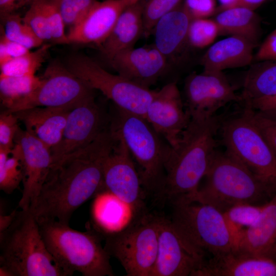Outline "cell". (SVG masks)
Listing matches in <instances>:
<instances>
[{
	"instance_id": "6da1fadb",
	"label": "cell",
	"mask_w": 276,
	"mask_h": 276,
	"mask_svg": "<svg viewBox=\"0 0 276 276\" xmlns=\"http://www.w3.org/2000/svg\"><path fill=\"white\" fill-rule=\"evenodd\" d=\"M115 143L108 127L88 146L53 165L29 209L36 219H55L69 224L81 205L106 192L103 164Z\"/></svg>"
},
{
	"instance_id": "7a4b0ae2",
	"label": "cell",
	"mask_w": 276,
	"mask_h": 276,
	"mask_svg": "<svg viewBox=\"0 0 276 276\" xmlns=\"http://www.w3.org/2000/svg\"><path fill=\"white\" fill-rule=\"evenodd\" d=\"M226 114L192 117L165 164L161 201L191 202L205 176L219 143L217 135Z\"/></svg>"
},
{
	"instance_id": "3957f363",
	"label": "cell",
	"mask_w": 276,
	"mask_h": 276,
	"mask_svg": "<svg viewBox=\"0 0 276 276\" xmlns=\"http://www.w3.org/2000/svg\"><path fill=\"white\" fill-rule=\"evenodd\" d=\"M46 247L65 276H113L100 231L80 232L55 219L37 220Z\"/></svg>"
},
{
	"instance_id": "277c9868",
	"label": "cell",
	"mask_w": 276,
	"mask_h": 276,
	"mask_svg": "<svg viewBox=\"0 0 276 276\" xmlns=\"http://www.w3.org/2000/svg\"><path fill=\"white\" fill-rule=\"evenodd\" d=\"M0 275L65 276L48 250L29 209L17 211L0 233Z\"/></svg>"
},
{
	"instance_id": "5b68a950",
	"label": "cell",
	"mask_w": 276,
	"mask_h": 276,
	"mask_svg": "<svg viewBox=\"0 0 276 276\" xmlns=\"http://www.w3.org/2000/svg\"><path fill=\"white\" fill-rule=\"evenodd\" d=\"M110 128L135 160L145 192L157 197L164 186L165 164L171 146L145 117L116 106Z\"/></svg>"
},
{
	"instance_id": "8992f818",
	"label": "cell",
	"mask_w": 276,
	"mask_h": 276,
	"mask_svg": "<svg viewBox=\"0 0 276 276\" xmlns=\"http://www.w3.org/2000/svg\"><path fill=\"white\" fill-rule=\"evenodd\" d=\"M204 177V185L192 202L211 205L222 213L241 203L264 204L276 195L226 150H216Z\"/></svg>"
},
{
	"instance_id": "52a82bcc",
	"label": "cell",
	"mask_w": 276,
	"mask_h": 276,
	"mask_svg": "<svg viewBox=\"0 0 276 276\" xmlns=\"http://www.w3.org/2000/svg\"><path fill=\"white\" fill-rule=\"evenodd\" d=\"M253 109L244 107L225 116L219 132L220 142L259 180L276 194V157L256 125Z\"/></svg>"
},
{
	"instance_id": "ba28073f",
	"label": "cell",
	"mask_w": 276,
	"mask_h": 276,
	"mask_svg": "<svg viewBox=\"0 0 276 276\" xmlns=\"http://www.w3.org/2000/svg\"><path fill=\"white\" fill-rule=\"evenodd\" d=\"M104 248L127 276H152L158 252V216L140 214L123 229L101 232Z\"/></svg>"
},
{
	"instance_id": "9c48e42d",
	"label": "cell",
	"mask_w": 276,
	"mask_h": 276,
	"mask_svg": "<svg viewBox=\"0 0 276 276\" xmlns=\"http://www.w3.org/2000/svg\"><path fill=\"white\" fill-rule=\"evenodd\" d=\"M171 204L173 226L197 253L205 258L206 254L215 256L235 249L222 212L198 202Z\"/></svg>"
},
{
	"instance_id": "30bf717a",
	"label": "cell",
	"mask_w": 276,
	"mask_h": 276,
	"mask_svg": "<svg viewBox=\"0 0 276 276\" xmlns=\"http://www.w3.org/2000/svg\"><path fill=\"white\" fill-rule=\"evenodd\" d=\"M76 76L94 90L101 92L122 110L145 117L155 90L107 71L82 54L70 56L64 63Z\"/></svg>"
},
{
	"instance_id": "8fae6325",
	"label": "cell",
	"mask_w": 276,
	"mask_h": 276,
	"mask_svg": "<svg viewBox=\"0 0 276 276\" xmlns=\"http://www.w3.org/2000/svg\"><path fill=\"white\" fill-rule=\"evenodd\" d=\"M40 78V82L35 89L6 110L15 112L38 107L73 108L95 97V90L73 74L59 59L52 60Z\"/></svg>"
},
{
	"instance_id": "7c38bea8",
	"label": "cell",
	"mask_w": 276,
	"mask_h": 276,
	"mask_svg": "<svg viewBox=\"0 0 276 276\" xmlns=\"http://www.w3.org/2000/svg\"><path fill=\"white\" fill-rule=\"evenodd\" d=\"M110 122L95 97L77 105L68 114L61 141L51 150L53 165L88 146L109 127Z\"/></svg>"
},
{
	"instance_id": "4fadbf2b",
	"label": "cell",
	"mask_w": 276,
	"mask_h": 276,
	"mask_svg": "<svg viewBox=\"0 0 276 276\" xmlns=\"http://www.w3.org/2000/svg\"><path fill=\"white\" fill-rule=\"evenodd\" d=\"M11 154L20 160L24 171L23 190L18 206L29 209L50 173L53 161L50 149L36 136L19 128Z\"/></svg>"
},
{
	"instance_id": "5bb4252c",
	"label": "cell",
	"mask_w": 276,
	"mask_h": 276,
	"mask_svg": "<svg viewBox=\"0 0 276 276\" xmlns=\"http://www.w3.org/2000/svg\"><path fill=\"white\" fill-rule=\"evenodd\" d=\"M185 105L192 117H210L226 104L242 102L223 72L189 75L185 84Z\"/></svg>"
},
{
	"instance_id": "9a60e30c",
	"label": "cell",
	"mask_w": 276,
	"mask_h": 276,
	"mask_svg": "<svg viewBox=\"0 0 276 276\" xmlns=\"http://www.w3.org/2000/svg\"><path fill=\"white\" fill-rule=\"evenodd\" d=\"M103 178L106 191L128 204L134 216L141 213L145 192L135 164L121 140L116 139L104 160Z\"/></svg>"
},
{
	"instance_id": "2e32d148",
	"label": "cell",
	"mask_w": 276,
	"mask_h": 276,
	"mask_svg": "<svg viewBox=\"0 0 276 276\" xmlns=\"http://www.w3.org/2000/svg\"><path fill=\"white\" fill-rule=\"evenodd\" d=\"M205 260L184 240L170 219L158 216V252L152 276H195Z\"/></svg>"
},
{
	"instance_id": "e0dca14e",
	"label": "cell",
	"mask_w": 276,
	"mask_h": 276,
	"mask_svg": "<svg viewBox=\"0 0 276 276\" xmlns=\"http://www.w3.org/2000/svg\"><path fill=\"white\" fill-rule=\"evenodd\" d=\"M145 118L171 147L177 144L191 116L175 81L155 90Z\"/></svg>"
},
{
	"instance_id": "ac0fdd59",
	"label": "cell",
	"mask_w": 276,
	"mask_h": 276,
	"mask_svg": "<svg viewBox=\"0 0 276 276\" xmlns=\"http://www.w3.org/2000/svg\"><path fill=\"white\" fill-rule=\"evenodd\" d=\"M108 61L118 74L147 87L155 83L168 67V59L154 45L130 48Z\"/></svg>"
},
{
	"instance_id": "d6986e66",
	"label": "cell",
	"mask_w": 276,
	"mask_h": 276,
	"mask_svg": "<svg viewBox=\"0 0 276 276\" xmlns=\"http://www.w3.org/2000/svg\"><path fill=\"white\" fill-rule=\"evenodd\" d=\"M139 1H98L80 22L69 29L66 33L68 43L99 47L110 34L123 11Z\"/></svg>"
},
{
	"instance_id": "ffe728a7",
	"label": "cell",
	"mask_w": 276,
	"mask_h": 276,
	"mask_svg": "<svg viewBox=\"0 0 276 276\" xmlns=\"http://www.w3.org/2000/svg\"><path fill=\"white\" fill-rule=\"evenodd\" d=\"M195 276H276V259L233 249L205 259Z\"/></svg>"
},
{
	"instance_id": "44dd1931",
	"label": "cell",
	"mask_w": 276,
	"mask_h": 276,
	"mask_svg": "<svg viewBox=\"0 0 276 276\" xmlns=\"http://www.w3.org/2000/svg\"><path fill=\"white\" fill-rule=\"evenodd\" d=\"M235 249L276 259V195L265 204L256 222L241 233Z\"/></svg>"
},
{
	"instance_id": "7402d4cb",
	"label": "cell",
	"mask_w": 276,
	"mask_h": 276,
	"mask_svg": "<svg viewBox=\"0 0 276 276\" xmlns=\"http://www.w3.org/2000/svg\"><path fill=\"white\" fill-rule=\"evenodd\" d=\"M73 108L38 107L13 112L50 150L61 141L67 117Z\"/></svg>"
},
{
	"instance_id": "603a6c76",
	"label": "cell",
	"mask_w": 276,
	"mask_h": 276,
	"mask_svg": "<svg viewBox=\"0 0 276 276\" xmlns=\"http://www.w3.org/2000/svg\"><path fill=\"white\" fill-rule=\"evenodd\" d=\"M256 46L243 37L232 35L211 46L201 59L204 72H223L228 68L250 65Z\"/></svg>"
},
{
	"instance_id": "cb8c5ba5",
	"label": "cell",
	"mask_w": 276,
	"mask_h": 276,
	"mask_svg": "<svg viewBox=\"0 0 276 276\" xmlns=\"http://www.w3.org/2000/svg\"><path fill=\"white\" fill-rule=\"evenodd\" d=\"M192 20L184 5H180L155 25L153 31L154 45L168 61L175 60L188 43V30Z\"/></svg>"
},
{
	"instance_id": "d4e9b609",
	"label": "cell",
	"mask_w": 276,
	"mask_h": 276,
	"mask_svg": "<svg viewBox=\"0 0 276 276\" xmlns=\"http://www.w3.org/2000/svg\"><path fill=\"white\" fill-rule=\"evenodd\" d=\"M145 2L140 0L128 6L120 16L109 35L99 46L108 61L117 53L134 47L136 41L144 35Z\"/></svg>"
},
{
	"instance_id": "484cf974",
	"label": "cell",
	"mask_w": 276,
	"mask_h": 276,
	"mask_svg": "<svg viewBox=\"0 0 276 276\" xmlns=\"http://www.w3.org/2000/svg\"><path fill=\"white\" fill-rule=\"evenodd\" d=\"M214 20L220 33L240 36L257 45L261 34V19L255 10L230 8L219 11Z\"/></svg>"
},
{
	"instance_id": "4316f807",
	"label": "cell",
	"mask_w": 276,
	"mask_h": 276,
	"mask_svg": "<svg viewBox=\"0 0 276 276\" xmlns=\"http://www.w3.org/2000/svg\"><path fill=\"white\" fill-rule=\"evenodd\" d=\"M250 65L244 78L240 95L244 105L276 94V60L257 61Z\"/></svg>"
},
{
	"instance_id": "83f0119b",
	"label": "cell",
	"mask_w": 276,
	"mask_h": 276,
	"mask_svg": "<svg viewBox=\"0 0 276 276\" xmlns=\"http://www.w3.org/2000/svg\"><path fill=\"white\" fill-rule=\"evenodd\" d=\"M99 195L96 205V217L105 232H117L126 227L134 214L131 207L112 194L106 191Z\"/></svg>"
},
{
	"instance_id": "f1b7e54d",
	"label": "cell",
	"mask_w": 276,
	"mask_h": 276,
	"mask_svg": "<svg viewBox=\"0 0 276 276\" xmlns=\"http://www.w3.org/2000/svg\"><path fill=\"white\" fill-rule=\"evenodd\" d=\"M264 205L241 203L223 213L235 249L241 233L256 222Z\"/></svg>"
},
{
	"instance_id": "f546056e",
	"label": "cell",
	"mask_w": 276,
	"mask_h": 276,
	"mask_svg": "<svg viewBox=\"0 0 276 276\" xmlns=\"http://www.w3.org/2000/svg\"><path fill=\"white\" fill-rule=\"evenodd\" d=\"M51 44L44 43L34 52L13 58L0 66V77H20L35 75L45 61Z\"/></svg>"
},
{
	"instance_id": "4dcf8cb0",
	"label": "cell",
	"mask_w": 276,
	"mask_h": 276,
	"mask_svg": "<svg viewBox=\"0 0 276 276\" xmlns=\"http://www.w3.org/2000/svg\"><path fill=\"white\" fill-rule=\"evenodd\" d=\"M40 77H0V98L6 109L32 93L39 85Z\"/></svg>"
},
{
	"instance_id": "1f68e13d",
	"label": "cell",
	"mask_w": 276,
	"mask_h": 276,
	"mask_svg": "<svg viewBox=\"0 0 276 276\" xmlns=\"http://www.w3.org/2000/svg\"><path fill=\"white\" fill-rule=\"evenodd\" d=\"M3 32L8 39L16 42L31 50L39 48L43 43L22 21V17L17 12L0 17Z\"/></svg>"
},
{
	"instance_id": "d6a6232c",
	"label": "cell",
	"mask_w": 276,
	"mask_h": 276,
	"mask_svg": "<svg viewBox=\"0 0 276 276\" xmlns=\"http://www.w3.org/2000/svg\"><path fill=\"white\" fill-rule=\"evenodd\" d=\"M11 151L0 147V190L8 194L18 188L24 178L21 163Z\"/></svg>"
},
{
	"instance_id": "836d02e7",
	"label": "cell",
	"mask_w": 276,
	"mask_h": 276,
	"mask_svg": "<svg viewBox=\"0 0 276 276\" xmlns=\"http://www.w3.org/2000/svg\"><path fill=\"white\" fill-rule=\"evenodd\" d=\"M220 34L215 20L205 18L192 19L190 24L188 40L194 48L201 49L212 44Z\"/></svg>"
},
{
	"instance_id": "e575fe53",
	"label": "cell",
	"mask_w": 276,
	"mask_h": 276,
	"mask_svg": "<svg viewBox=\"0 0 276 276\" xmlns=\"http://www.w3.org/2000/svg\"><path fill=\"white\" fill-rule=\"evenodd\" d=\"M182 0H147L143 10L144 35L153 32L157 21L180 5Z\"/></svg>"
},
{
	"instance_id": "d590c367",
	"label": "cell",
	"mask_w": 276,
	"mask_h": 276,
	"mask_svg": "<svg viewBox=\"0 0 276 276\" xmlns=\"http://www.w3.org/2000/svg\"><path fill=\"white\" fill-rule=\"evenodd\" d=\"M22 21L43 42H52L42 0H33L22 17Z\"/></svg>"
},
{
	"instance_id": "8d00e7d4",
	"label": "cell",
	"mask_w": 276,
	"mask_h": 276,
	"mask_svg": "<svg viewBox=\"0 0 276 276\" xmlns=\"http://www.w3.org/2000/svg\"><path fill=\"white\" fill-rule=\"evenodd\" d=\"M57 7L65 27L69 29L80 22L98 0H53Z\"/></svg>"
},
{
	"instance_id": "74e56055",
	"label": "cell",
	"mask_w": 276,
	"mask_h": 276,
	"mask_svg": "<svg viewBox=\"0 0 276 276\" xmlns=\"http://www.w3.org/2000/svg\"><path fill=\"white\" fill-rule=\"evenodd\" d=\"M44 12L50 28L52 42L69 44L65 32V25L61 14L53 0H42Z\"/></svg>"
},
{
	"instance_id": "f35d334b",
	"label": "cell",
	"mask_w": 276,
	"mask_h": 276,
	"mask_svg": "<svg viewBox=\"0 0 276 276\" xmlns=\"http://www.w3.org/2000/svg\"><path fill=\"white\" fill-rule=\"evenodd\" d=\"M15 114L7 110L0 114V147L12 150L16 134L20 128Z\"/></svg>"
},
{
	"instance_id": "ab89813d",
	"label": "cell",
	"mask_w": 276,
	"mask_h": 276,
	"mask_svg": "<svg viewBox=\"0 0 276 276\" xmlns=\"http://www.w3.org/2000/svg\"><path fill=\"white\" fill-rule=\"evenodd\" d=\"M252 116L256 125L276 157V121L263 117L254 109Z\"/></svg>"
},
{
	"instance_id": "60d3db41",
	"label": "cell",
	"mask_w": 276,
	"mask_h": 276,
	"mask_svg": "<svg viewBox=\"0 0 276 276\" xmlns=\"http://www.w3.org/2000/svg\"><path fill=\"white\" fill-rule=\"evenodd\" d=\"M183 5L192 19L207 18L216 11L215 0H185Z\"/></svg>"
},
{
	"instance_id": "b9f144b4",
	"label": "cell",
	"mask_w": 276,
	"mask_h": 276,
	"mask_svg": "<svg viewBox=\"0 0 276 276\" xmlns=\"http://www.w3.org/2000/svg\"><path fill=\"white\" fill-rule=\"evenodd\" d=\"M254 60L260 61L276 60V29L264 40L254 56Z\"/></svg>"
},
{
	"instance_id": "7bdbcfd3",
	"label": "cell",
	"mask_w": 276,
	"mask_h": 276,
	"mask_svg": "<svg viewBox=\"0 0 276 276\" xmlns=\"http://www.w3.org/2000/svg\"><path fill=\"white\" fill-rule=\"evenodd\" d=\"M1 34L0 45L6 51L9 56L12 58H15L23 56L30 52V50L25 46L8 39L4 35L3 31Z\"/></svg>"
},
{
	"instance_id": "ee69618b",
	"label": "cell",
	"mask_w": 276,
	"mask_h": 276,
	"mask_svg": "<svg viewBox=\"0 0 276 276\" xmlns=\"http://www.w3.org/2000/svg\"><path fill=\"white\" fill-rule=\"evenodd\" d=\"M257 111H264L276 109V94L255 99L243 105Z\"/></svg>"
},
{
	"instance_id": "f6af8a7d",
	"label": "cell",
	"mask_w": 276,
	"mask_h": 276,
	"mask_svg": "<svg viewBox=\"0 0 276 276\" xmlns=\"http://www.w3.org/2000/svg\"><path fill=\"white\" fill-rule=\"evenodd\" d=\"M33 0H0V17L16 13L25 5L30 6Z\"/></svg>"
},
{
	"instance_id": "bcb514c9",
	"label": "cell",
	"mask_w": 276,
	"mask_h": 276,
	"mask_svg": "<svg viewBox=\"0 0 276 276\" xmlns=\"http://www.w3.org/2000/svg\"><path fill=\"white\" fill-rule=\"evenodd\" d=\"M265 1L266 0H236L228 8L241 7L255 10L261 6Z\"/></svg>"
},
{
	"instance_id": "7dc6e473",
	"label": "cell",
	"mask_w": 276,
	"mask_h": 276,
	"mask_svg": "<svg viewBox=\"0 0 276 276\" xmlns=\"http://www.w3.org/2000/svg\"><path fill=\"white\" fill-rule=\"evenodd\" d=\"M17 211L14 210L11 213L8 215L0 216V233L5 231L12 223L16 216Z\"/></svg>"
},
{
	"instance_id": "c3c4849f",
	"label": "cell",
	"mask_w": 276,
	"mask_h": 276,
	"mask_svg": "<svg viewBox=\"0 0 276 276\" xmlns=\"http://www.w3.org/2000/svg\"><path fill=\"white\" fill-rule=\"evenodd\" d=\"M256 111L263 117L276 121V109L264 111Z\"/></svg>"
},
{
	"instance_id": "681fc988",
	"label": "cell",
	"mask_w": 276,
	"mask_h": 276,
	"mask_svg": "<svg viewBox=\"0 0 276 276\" xmlns=\"http://www.w3.org/2000/svg\"><path fill=\"white\" fill-rule=\"evenodd\" d=\"M220 3V6L218 8V11L228 8L236 0H219Z\"/></svg>"
},
{
	"instance_id": "f907efd6",
	"label": "cell",
	"mask_w": 276,
	"mask_h": 276,
	"mask_svg": "<svg viewBox=\"0 0 276 276\" xmlns=\"http://www.w3.org/2000/svg\"><path fill=\"white\" fill-rule=\"evenodd\" d=\"M275 256H276V249H275Z\"/></svg>"
}]
</instances>
